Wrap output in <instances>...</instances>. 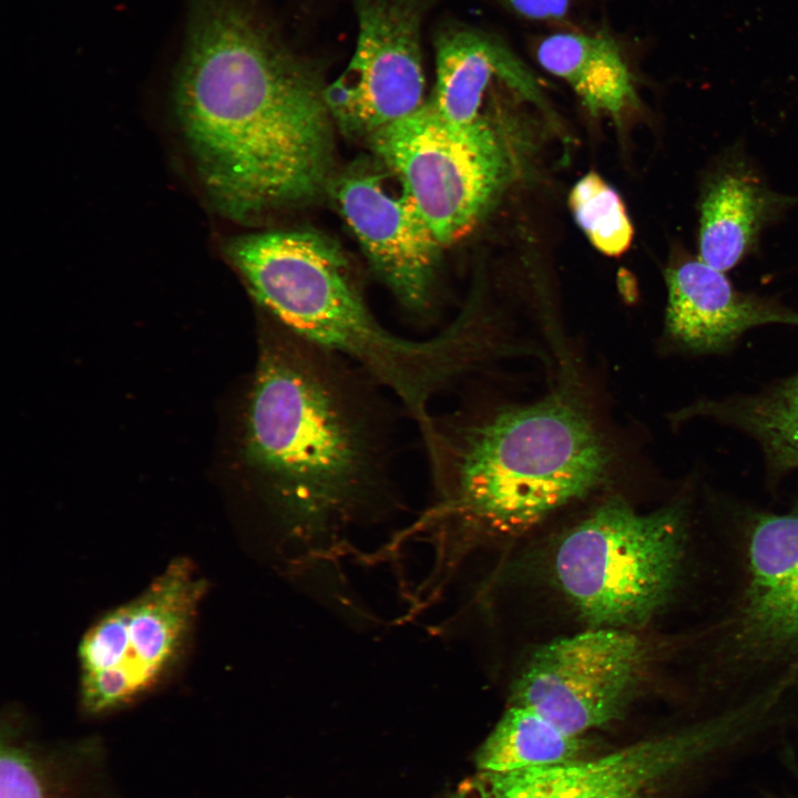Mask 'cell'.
Masks as SVG:
<instances>
[{"label": "cell", "instance_id": "cell-1", "mask_svg": "<svg viewBox=\"0 0 798 798\" xmlns=\"http://www.w3.org/2000/svg\"><path fill=\"white\" fill-rule=\"evenodd\" d=\"M260 310L237 466L287 563L316 570L395 507L393 397L347 357Z\"/></svg>", "mask_w": 798, "mask_h": 798}, {"label": "cell", "instance_id": "cell-2", "mask_svg": "<svg viewBox=\"0 0 798 798\" xmlns=\"http://www.w3.org/2000/svg\"><path fill=\"white\" fill-rule=\"evenodd\" d=\"M324 85L248 7L214 4L177 78L174 109L211 203L250 223L309 204L334 180Z\"/></svg>", "mask_w": 798, "mask_h": 798}, {"label": "cell", "instance_id": "cell-3", "mask_svg": "<svg viewBox=\"0 0 798 798\" xmlns=\"http://www.w3.org/2000/svg\"><path fill=\"white\" fill-rule=\"evenodd\" d=\"M433 502L412 532L515 535L601 488L614 451L562 389L490 412L432 411L419 422Z\"/></svg>", "mask_w": 798, "mask_h": 798}, {"label": "cell", "instance_id": "cell-4", "mask_svg": "<svg viewBox=\"0 0 798 798\" xmlns=\"http://www.w3.org/2000/svg\"><path fill=\"white\" fill-rule=\"evenodd\" d=\"M225 254L264 310L300 336L362 367L415 422L464 366L453 328L426 340L400 337L369 309L341 249L311 231H267L229 239Z\"/></svg>", "mask_w": 798, "mask_h": 798}, {"label": "cell", "instance_id": "cell-5", "mask_svg": "<svg viewBox=\"0 0 798 798\" xmlns=\"http://www.w3.org/2000/svg\"><path fill=\"white\" fill-rule=\"evenodd\" d=\"M688 519L683 500L640 512L611 498L560 538L552 556L554 583L590 627L637 631L678 587Z\"/></svg>", "mask_w": 798, "mask_h": 798}, {"label": "cell", "instance_id": "cell-6", "mask_svg": "<svg viewBox=\"0 0 798 798\" xmlns=\"http://www.w3.org/2000/svg\"><path fill=\"white\" fill-rule=\"evenodd\" d=\"M521 133L505 116L488 114L453 126L426 101L367 142L443 247L469 234L522 171Z\"/></svg>", "mask_w": 798, "mask_h": 798}, {"label": "cell", "instance_id": "cell-7", "mask_svg": "<svg viewBox=\"0 0 798 798\" xmlns=\"http://www.w3.org/2000/svg\"><path fill=\"white\" fill-rule=\"evenodd\" d=\"M206 590L195 565L177 557L141 594L99 617L78 647L82 712L110 714L158 688L184 656Z\"/></svg>", "mask_w": 798, "mask_h": 798}, {"label": "cell", "instance_id": "cell-8", "mask_svg": "<svg viewBox=\"0 0 798 798\" xmlns=\"http://www.w3.org/2000/svg\"><path fill=\"white\" fill-rule=\"evenodd\" d=\"M651 664V646L636 631L590 627L538 647L512 684L510 704L584 736L624 715Z\"/></svg>", "mask_w": 798, "mask_h": 798}, {"label": "cell", "instance_id": "cell-9", "mask_svg": "<svg viewBox=\"0 0 798 798\" xmlns=\"http://www.w3.org/2000/svg\"><path fill=\"white\" fill-rule=\"evenodd\" d=\"M732 743L730 722L716 714L591 760L478 771L449 798H653L663 780L703 763Z\"/></svg>", "mask_w": 798, "mask_h": 798}, {"label": "cell", "instance_id": "cell-10", "mask_svg": "<svg viewBox=\"0 0 798 798\" xmlns=\"http://www.w3.org/2000/svg\"><path fill=\"white\" fill-rule=\"evenodd\" d=\"M428 7L429 0H355L354 55L325 90L344 134L368 141L424 104L420 38Z\"/></svg>", "mask_w": 798, "mask_h": 798}, {"label": "cell", "instance_id": "cell-11", "mask_svg": "<svg viewBox=\"0 0 798 798\" xmlns=\"http://www.w3.org/2000/svg\"><path fill=\"white\" fill-rule=\"evenodd\" d=\"M386 171L354 166L328 191L367 260L415 321L434 306L442 247L399 180Z\"/></svg>", "mask_w": 798, "mask_h": 798}, {"label": "cell", "instance_id": "cell-12", "mask_svg": "<svg viewBox=\"0 0 798 798\" xmlns=\"http://www.w3.org/2000/svg\"><path fill=\"white\" fill-rule=\"evenodd\" d=\"M745 564L728 651L751 662L798 653V500L786 512L753 516Z\"/></svg>", "mask_w": 798, "mask_h": 798}, {"label": "cell", "instance_id": "cell-13", "mask_svg": "<svg viewBox=\"0 0 798 798\" xmlns=\"http://www.w3.org/2000/svg\"><path fill=\"white\" fill-rule=\"evenodd\" d=\"M664 337L693 355L725 354L750 329L798 327V311L780 300L739 290L725 272L681 249L665 270Z\"/></svg>", "mask_w": 798, "mask_h": 798}, {"label": "cell", "instance_id": "cell-14", "mask_svg": "<svg viewBox=\"0 0 798 798\" xmlns=\"http://www.w3.org/2000/svg\"><path fill=\"white\" fill-rule=\"evenodd\" d=\"M798 205L774 191L739 145L704 171L698 196L697 256L728 272L757 248L761 232Z\"/></svg>", "mask_w": 798, "mask_h": 798}, {"label": "cell", "instance_id": "cell-15", "mask_svg": "<svg viewBox=\"0 0 798 798\" xmlns=\"http://www.w3.org/2000/svg\"><path fill=\"white\" fill-rule=\"evenodd\" d=\"M0 798H122L96 736L45 741L8 712L0 734Z\"/></svg>", "mask_w": 798, "mask_h": 798}, {"label": "cell", "instance_id": "cell-16", "mask_svg": "<svg viewBox=\"0 0 798 798\" xmlns=\"http://www.w3.org/2000/svg\"><path fill=\"white\" fill-rule=\"evenodd\" d=\"M436 83L428 100L434 112L453 126H466L480 116L488 86L500 79L533 102L542 94L525 64L494 35L463 27L446 25L434 38Z\"/></svg>", "mask_w": 798, "mask_h": 798}, {"label": "cell", "instance_id": "cell-17", "mask_svg": "<svg viewBox=\"0 0 798 798\" xmlns=\"http://www.w3.org/2000/svg\"><path fill=\"white\" fill-rule=\"evenodd\" d=\"M672 419L710 420L745 433L760 448L771 479L798 470V371L759 391L698 399Z\"/></svg>", "mask_w": 798, "mask_h": 798}, {"label": "cell", "instance_id": "cell-18", "mask_svg": "<svg viewBox=\"0 0 798 798\" xmlns=\"http://www.w3.org/2000/svg\"><path fill=\"white\" fill-rule=\"evenodd\" d=\"M535 57L545 71L569 84L593 115L621 120L638 105L628 65L607 34L551 33L539 42Z\"/></svg>", "mask_w": 798, "mask_h": 798}, {"label": "cell", "instance_id": "cell-19", "mask_svg": "<svg viewBox=\"0 0 798 798\" xmlns=\"http://www.w3.org/2000/svg\"><path fill=\"white\" fill-rule=\"evenodd\" d=\"M586 746L583 736L555 727L535 712L509 705L493 730L480 746L475 763L479 771H511L577 760Z\"/></svg>", "mask_w": 798, "mask_h": 798}, {"label": "cell", "instance_id": "cell-20", "mask_svg": "<svg viewBox=\"0 0 798 798\" xmlns=\"http://www.w3.org/2000/svg\"><path fill=\"white\" fill-rule=\"evenodd\" d=\"M569 206L594 248L612 257L628 249L634 232L624 203L597 173L590 172L576 182Z\"/></svg>", "mask_w": 798, "mask_h": 798}, {"label": "cell", "instance_id": "cell-21", "mask_svg": "<svg viewBox=\"0 0 798 798\" xmlns=\"http://www.w3.org/2000/svg\"><path fill=\"white\" fill-rule=\"evenodd\" d=\"M518 16L534 21H560L566 17L572 0H500Z\"/></svg>", "mask_w": 798, "mask_h": 798}]
</instances>
